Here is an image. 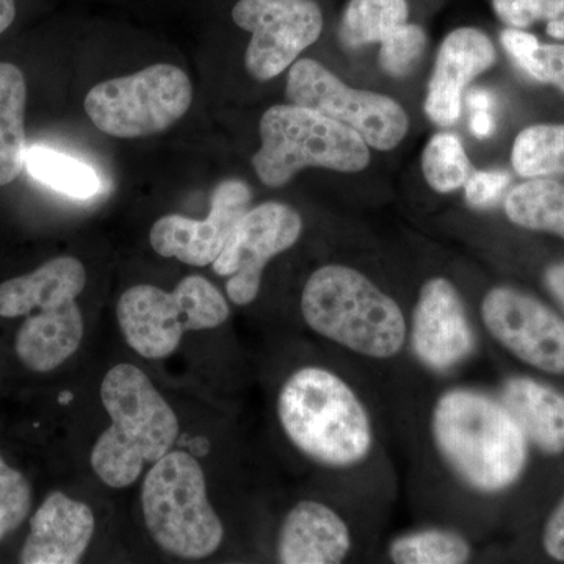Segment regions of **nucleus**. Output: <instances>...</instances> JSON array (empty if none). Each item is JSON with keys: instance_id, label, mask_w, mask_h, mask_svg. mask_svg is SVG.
<instances>
[{"instance_id": "nucleus-1", "label": "nucleus", "mask_w": 564, "mask_h": 564, "mask_svg": "<svg viewBox=\"0 0 564 564\" xmlns=\"http://www.w3.org/2000/svg\"><path fill=\"white\" fill-rule=\"evenodd\" d=\"M430 430L437 454L470 491L500 494L521 480L529 440L502 400L452 388L433 404Z\"/></svg>"}, {"instance_id": "nucleus-2", "label": "nucleus", "mask_w": 564, "mask_h": 564, "mask_svg": "<svg viewBox=\"0 0 564 564\" xmlns=\"http://www.w3.org/2000/svg\"><path fill=\"white\" fill-rule=\"evenodd\" d=\"M278 421L293 447L328 469H351L375 447L372 417L350 383L326 367L295 370L281 386Z\"/></svg>"}, {"instance_id": "nucleus-3", "label": "nucleus", "mask_w": 564, "mask_h": 564, "mask_svg": "<svg viewBox=\"0 0 564 564\" xmlns=\"http://www.w3.org/2000/svg\"><path fill=\"white\" fill-rule=\"evenodd\" d=\"M300 310L314 333L364 358L386 361L408 345L400 304L351 267L329 263L315 270L304 284Z\"/></svg>"}, {"instance_id": "nucleus-4", "label": "nucleus", "mask_w": 564, "mask_h": 564, "mask_svg": "<svg viewBox=\"0 0 564 564\" xmlns=\"http://www.w3.org/2000/svg\"><path fill=\"white\" fill-rule=\"evenodd\" d=\"M101 400L110 426L93 447L91 467L102 484L128 488L148 463L172 452L180 421L148 375L132 364L111 367L102 380Z\"/></svg>"}, {"instance_id": "nucleus-5", "label": "nucleus", "mask_w": 564, "mask_h": 564, "mask_svg": "<svg viewBox=\"0 0 564 564\" xmlns=\"http://www.w3.org/2000/svg\"><path fill=\"white\" fill-rule=\"evenodd\" d=\"M259 133L261 150L251 163L267 187H282L304 169L358 173L370 163L369 144L358 132L306 107H270Z\"/></svg>"}, {"instance_id": "nucleus-6", "label": "nucleus", "mask_w": 564, "mask_h": 564, "mask_svg": "<svg viewBox=\"0 0 564 564\" xmlns=\"http://www.w3.org/2000/svg\"><path fill=\"white\" fill-rule=\"evenodd\" d=\"M141 508L148 532L166 554L203 560L220 549L225 529L207 497L202 464L191 454L172 451L152 464Z\"/></svg>"}, {"instance_id": "nucleus-7", "label": "nucleus", "mask_w": 564, "mask_h": 564, "mask_svg": "<svg viewBox=\"0 0 564 564\" xmlns=\"http://www.w3.org/2000/svg\"><path fill=\"white\" fill-rule=\"evenodd\" d=\"M225 295L209 280L192 274L173 289L132 285L117 304L118 325L126 343L148 359H162L180 347L187 332L223 325L229 317Z\"/></svg>"}, {"instance_id": "nucleus-8", "label": "nucleus", "mask_w": 564, "mask_h": 564, "mask_svg": "<svg viewBox=\"0 0 564 564\" xmlns=\"http://www.w3.org/2000/svg\"><path fill=\"white\" fill-rule=\"evenodd\" d=\"M192 82L169 63L95 85L85 111L99 131L117 139H141L169 131L191 110Z\"/></svg>"}, {"instance_id": "nucleus-9", "label": "nucleus", "mask_w": 564, "mask_h": 564, "mask_svg": "<svg viewBox=\"0 0 564 564\" xmlns=\"http://www.w3.org/2000/svg\"><path fill=\"white\" fill-rule=\"evenodd\" d=\"M285 98L358 132L369 147L391 151L402 143L410 118L399 102L378 93L347 87L313 58L296 61L289 69Z\"/></svg>"}, {"instance_id": "nucleus-10", "label": "nucleus", "mask_w": 564, "mask_h": 564, "mask_svg": "<svg viewBox=\"0 0 564 564\" xmlns=\"http://www.w3.org/2000/svg\"><path fill=\"white\" fill-rule=\"evenodd\" d=\"M231 21L250 33L245 68L258 82L284 73L321 39L325 17L315 0H236Z\"/></svg>"}, {"instance_id": "nucleus-11", "label": "nucleus", "mask_w": 564, "mask_h": 564, "mask_svg": "<svg viewBox=\"0 0 564 564\" xmlns=\"http://www.w3.org/2000/svg\"><path fill=\"white\" fill-rule=\"evenodd\" d=\"M303 234V218L282 203H263L248 209L212 263L218 276H229L226 295L236 306L258 299L267 263L291 250Z\"/></svg>"}, {"instance_id": "nucleus-12", "label": "nucleus", "mask_w": 564, "mask_h": 564, "mask_svg": "<svg viewBox=\"0 0 564 564\" xmlns=\"http://www.w3.org/2000/svg\"><path fill=\"white\" fill-rule=\"evenodd\" d=\"M480 318L486 332L519 361L564 375V318L529 293L497 285L485 293Z\"/></svg>"}, {"instance_id": "nucleus-13", "label": "nucleus", "mask_w": 564, "mask_h": 564, "mask_svg": "<svg viewBox=\"0 0 564 564\" xmlns=\"http://www.w3.org/2000/svg\"><path fill=\"white\" fill-rule=\"evenodd\" d=\"M408 343L425 369L447 373L475 352L477 336L462 293L447 278L423 282L408 321Z\"/></svg>"}, {"instance_id": "nucleus-14", "label": "nucleus", "mask_w": 564, "mask_h": 564, "mask_svg": "<svg viewBox=\"0 0 564 564\" xmlns=\"http://www.w3.org/2000/svg\"><path fill=\"white\" fill-rule=\"evenodd\" d=\"M250 203L251 188L247 182L223 181L212 193L209 215L204 220L177 214L159 218L150 231L152 250L187 265H212L237 223L250 209Z\"/></svg>"}, {"instance_id": "nucleus-15", "label": "nucleus", "mask_w": 564, "mask_h": 564, "mask_svg": "<svg viewBox=\"0 0 564 564\" xmlns=\"http://www.w3.org/2000/svg\"><path fill=\"white\" fill-rule=\"evenodd\" d=\"M497 54L492 41L475 28H459L448 33L441 44L429 93L425 113L434 124H455L462 115L463 91L467 85L491 69Z\"/></svg>"}, {"instance_id": "nucleus-16", "label": "nucleus", "mask_w": 564, "mask_h": 564, "mask_svg": "<svg viewBox=\"0 0 564 564\" xmlns=\"http://www.w3.org/2000/svg\"><path fill=\"white\" fill-rule=\"evenodd\" d=\"M91 508L63 492H52L31 519L20 554L22 564H76L95 534Z\"/></svg>"}, {"instance_id": "nucleus-17", "label": "nucleus", "mask_w": 564, "mask_h": 564, "mask_svg": "<svg viewBox=\"0 0 564 564\" xmlns=\"http://www.w3.org/2000/svg\"><path fill=\"white\" fill-rule=\"evenodd\" d=\"M352 549L347 521L329 505L302 500L280 527L276 558L282 564H339Z\"/></svg>"}, {"instance_id": "nucleus-18", "label": "nucleus", "mask_w": 564, "mask_h": 564, "mask_svg": "<svg viewBox=\"0 0 564 564\" xmlns=\"http://www.w3.org/2000/svg\"><path fill=\"white\" fill-rule=\"evenodd\" d=\"M85 285L87 270L79 259H51L32 273L0 284V317H28L36 311L76 302Z\"/></svg>"}, {"instance_id": "nucleus-19", "label": "nucleus", "mask_w": 564, "mask_h": 564, "mask_svg": "<svg viewBox=\"0 0 564 564\" xmlns=\"http://www.w3.org/2000/svg\"><path fill=\"white\" fill-rule=\"evenodd\" d=\"M84 329V315L76 302L36 311L22 323L14 350L32 372H52L79 350Z\"/></svg>"}, {"instance_id": "nucleus-20", "label": "nucleus", "mask_w": 564, "mask_h": 564, "mask_svg": "<svg viewBox=\"0 0 564 564\" xmlns=\"http://www.w3.org/2000/svg\"><path fill=\"white\" fill-rule=\"evenodd\" d=\"M500 400L529 443L547 455L564 454V393L530 377L505 381Z\"/></svg>"}, {"instance_id": "nucleus-21", "label": "nucleus", "mask_w": 564, "mask_h": 564, "mask_svg": "<svg viewBox=\"0 0 564 564\" xmlns=\"http://www.w3.org/2000/svg\"><path fill=\"white\" fill-rule=\"evenodd\" d=\"M28 82L13 63H0V187L25 169Z\"/></svg>"}, {"instance_id": "nucleus-22", "label": "nucleus", "mask_w": 564, "mask_h": 564, "mask_svg": "<svg viewBox=\"0 0 564 564\" xmlns=\"http://www.w3.org/2000/svg\"><path fill=\"white\" fill-rule=\"evenodd\" d=\"M508 220L519 228L549 232L564 240V184L545 177L516 185L505 199Z\"/></svg>"}, {"instance_id": "nucleus-23", "label": "nucleus", "mask_w": 564, "mask_h": 564, "mask_svg": "<svg viewBox=\"0 0 564 564\" xmlns=\"http://www.w3.org/2000/svg\"><path fill=\"white\" fill-rule=\"evenodd\" d=\"M410 20L406 0H348L339 24V39L348 50L380 44Z\"/></svg>"}, {"instance_id": "nucleus-24", "label": "nucleus", "mask_w": 564, "mask_h": 564, "mask_svg": "<svg viewBox=\"0 0 564 564\" xmlns=\"http://www.w3.org/2000/svg\"><path fill=\"white\" fill-rule=\"evenodd\" d=\"M473 554L464 534L443 527L399 534L388 545V558L395 564H464Z\"/></svg>"}, {"instance_id": "nucleus-25", "label": "nucleus", "mask_w": 564, "mask_h": 564, "mask_svg": "<svg viewBox=\"0 0 564 564\" xmlns=\"http://www.w3.org/2000/svg\"><path fill=\"white\" fill-rule=\"evenodd\" d=\"M25 170L33 180L70 198L87 199L101 192V180L90 165L52 148H28Z\"/></svg>"}, {"instance_id": "nucleus-26", "label": "nucleus", "mask_w": 564, "mask_h": 564, "mask_svg": "<svg viewBox=\"0 0 564 564\" xmlns=\"http://www.w3.org/2000/svg\"><path fill=\"white\" fill-rule=\"evenodd\" d=\"M511 165L527 180L564 174V124H534L519 132Z\"/></svg>"}, {"instance_id": "nucleus-27", "label": "nucleus", "mask_w": 564, "mask_h": 564, "mask_svg": "<svg viewBox=\"0 0 564 564\" xmlns=\"http://www.w3.org/2000/svg\"><path fill=\"white\" fill-rule=\"evenodd\" d=\"M422 172L433 191L452 193L464 187L473 169L458 137L440 132L423 150Z\"/></svg>"}, {"instance_id": "nucleus-28", "label": "nucleus", "mask_w": 564, "mask_h": 564, "mask_svg": "<svg viewBox=\"0 0 564 564\" xmlns=\"http://www.w3.org/2000/svg\"><path fill=\"white\" fill-rule=\"evenodd\" d=\"M31 510V484L0 455V543L20 529Z\"/></svg>"}, {"instance_id": "nucleus-29", "label": "nucleus", "mask_w": 564, "mask_h": 564, "mask_svg": "<svg viewBox=\"0 0 564 564\" xmlns=\"http://www.w3.org/2000/svg\"><path fill=\"white\" fill-rule=\"evenodd\" d=\"M381 68L392 77H404L411 74L426 47V33L421 25H400L380 43Z\"/></svg>"}, {"instance_id": "nucleus-30", "label": "nucleus", "mask_w": 564, "mask_h": 564, "mask_svg": "<svg viewBox=\"0 0 564 564\" xmlns=\"http://www.w3.org/2000/svg\"><path fill=\"white\" fill-rule=\"evenodd\" d=\"M494 13L507 28L527 29L536 22H564V0H491Z\"/></svg>"}, {"instance_id": "nucleus-31", "label": "nucleus", "mask_w": 564, "mask_h": 564, "mask_svg": "<svg viewBox=\"0 0 564 564\" xmlns=\"http://www.w3.org/2000/svg\"><path fill=\"white\" fill-rule=\"evenodd\" d=\"M518 68L532 79L554 85L564 93V44H540L532 57Z\"/></svg>"}, {"instance_id": "nucleus-32", "label": "nucleus", "mask_w": 564, "mask_h": 564, "mask_svg": "<svg viewBox=\"0 0 564 564\" xmlns=\"http://www.w3.org/2000/svg\"><path fill=\"white\" fill-rule=\"evenodd\" d=\"M510 174L505 172H477L464 184V196L469 206L485 209L499 202L510 185Z\"/></svg>"}, {"instance_id": "nucleus-33", "label": "nucleus", "mask_w": 564, "mask_h": 564, "mask_svg": "<svg viewBox=\"0 0 564 564\" xmlns=\"http://www.w3.org/2000/svg\"><path fill=\"white\" fill-rule=\"evenodd\" d=\"M541 541L549 558L564 563V497L545 521Z\"/></svg>"}, {"instance_id": "nucleus-34", "label": "nucleus", "mask_w": 564, "mask_h": 564, "mask_svg": "<svg viewBox=\"0 0 564 564\" xmlns=\"http://www.w3.org/2000/svg\"><path fill=\"white\" fill-rule=\"evenodd\" d=\"M500 43L508 52L516 65H521L527 58L532 57L533 52L540 46V41L524 29L508 28L500 33Z\"/></svg>"}, {"instance_id": "nucleus-35", "label": "nucleus", "mask_w": 564, "mask_h": 564, "mask_svg": "<svg viewBox=\"0 0 564 564\" xmlns=\"http://www.w3.org/2000/svg\"><path fill=\"white\" fill-rule=\"evenodd\" d=\"M544 284L564 311V262L552 263L544 272Z\"/></svg>"}, {"instance_id": "nucleus-36", "label": "nucleus", "mask_w": 564, "mask_h": 564, "mask_svg": "<svg viewBox=\"0 0 564 564\" xmlns=\"http://www.w3.org/2000/svg\"><path fill=\"white\" fill-rule=\"evenodd\" d=\"M470 129L478 139H489L494 132V120L491 111L480 110L473 111L470 118Z\"/></svg>"}, {"instance_id": "nucleus-37", "label": "nucleus", "mask_w": 564, "mask_h": 564, "mask_svg": "<svg viewBox=\"0 0 564 564\" xmlns=\"http://www.w3.org/2000/svg\"><path fill=\"white\" fill-rule=\"evenodd\" d=\"M17 0H0V35L9 31L14 21H17Z\"/></svg>"}, {"instance_id": "nucleus-38", "label": "nucleus", "mask_w": 564, "mask_h": 564, "mask_svg": "<svg viewBox=\"0 0 564 564\" xmlns=\"http://www.w3.org/2000/svg\"><path fill=\"white\" fill-rule=\"evenodd\" d=\"M466 102L473 111H489L494 104L491 93L481 90V88L467 93Z\"/></svg>"}, {"instance_id": "nucleus-39", "label": "nucleus", "mask_w": 564, "mask_h": 564, "mask_svg": "<svg viewBox=\"0 0 564 564\" xmlns=\"http://www.w3.org/2000/svg\"><path fill=\"white\" fill-rule=\"evenodd\" d=\"M547 35L555 40H564V22H547Z\"/></svg>"}]
</instances>
